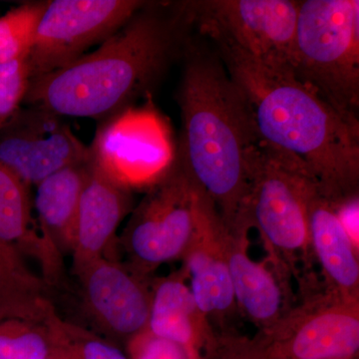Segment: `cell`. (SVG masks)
<instances>
[{
    "label": "cell",
    "instance_id": "26",
    "mask_svg": "<svg viewBox=\"0 0 359 359\" xmlns=\"http://www.w3.org/2000/svg\"><path fill=\"white\" fill-rule=\"evenodd\" d=\"M208 359H269L268 342L263 332H257L254 337L224 332L217 335Z\"/></svg>",
    "mask_w": 359,
    "mask_h": 359
},
{
    "label": "cell",
    "instance_id": "10",
    "mask_svg": "<svg viewBox=\"0 0 359 359\" xmlns=\"http://www.w3.org/2000/svg\"><path fill=\"white\" fill-rule=\"evenodd\" d=\"M90 146L91 158L125 188H150L176 160L169 126L154 109L132 108L108 119Z\"/></svg>",
    "mask_w": 359,
    "mask_h": 359
},
{
    "label": "cell",
    "instance_id": "5",
    "mask_svg": "<svg viewBox=\"0 0 359 359\" xmlns=\"http://www.w3.org/2000/svg\"><path fill=\"white\" fill-rule=\"evenodd\" d=\"M292 69L335 109L358 119V0L299 1Z\"/></svg>",
    "mask_w": 359,
    "mask_h": 359
},
{
    "label": "cell",
    "instance_id": "28",
    "mask_svg": "<svg viewBox=\"0 0 359 359\" xmlns=\"http://www.w3.org/2000/svg\"><path fill=\"white\" fill-rule=\"evenodd\" d=\"M48 359H66V358H65V354L61 353V351H59V349H56L55 353L52 354L50 358H49Z\"/></svg>",
    "mask_w": 359,
    "mask_h": 359
},
{
    "label": "cell",
    "instance_id": "16",
    "mask_svg": "<svg viewBox=\"0 0 359 359\" xmlns=\"http://www.w3.org/2000/svg\"><path fill=\"white\" fill-rule=\"evenodd\" d=\"M309 231L314 261L320 266L323 287L347 301L359 302V250L340 226L334 201L316 182L309 191Z\"/></svg>",
    "mask_w": 359,
    "mask_h": 359
},
{
    "label": "cell",
    "instance_id": "12",
    "mask_svg": "<svg viewBox=\"0 0 359 359\" xmlns=\"http://www.w3.org/2000/svg\"><path fill=\"white\" fill-rule=\"evenodd\" d=\"M198 306L217 334L231 332L238 311L224 249V226L214 205L203 195L197 226L183 257Z\"/></svg>",
    "mask_w": 359,
    "mask_h": 359
},
{
    "label": "cell",
    "instance_id": "22",
    "mask_svg": "<svg viewBox=\"0 0 359 359\" xmlns=\"http://www.w3.org/2000/svg\"><path fill=\"white\" fill-rule=\"evenodd\" d=\"M47 1L28 2L0 18V65L28 56Z\"/></svg>",
    "mask_w": 359,
    "mask_h": 359
},
{
    "label": "cell",
    "instance_id": "21",
    "mask_svg": "<svg viewBox=\"0 0 359 359\" xmlns=\"http://www.w3.org/2000/svg\"><path fill=\"white\" fill-rule=\"evenodd\" d=\"M46 321L0 320V359L50 358L56 346Z\"/></svg>",
    "mask_w": 359,
    "mask_h": 359
},
{
    "label": "cell",
    "instance_id": "7",
    "mask_svg": "<svg viewBox=\"0 0 359 359\" xmlns=\"http://www.w3.org/2000/svg\"><path fill=\"white\" fill-rule=\"evenodd\" d=\"M191 25L266 65L292 67L299 1L201 0L184 4Z\"/></svg>",
    "mask_w": 359,
    "mask_h": 359
},
{
    "label": "cell",
    "instance_id": "23",
    "mask_svg": "<svg viewBox=\"0 0 359 359\" xmlns=\"http://www.w3.org/2000/svg\"><path fill=\"white\" fill-rule=\"evenodd\" d=\"M46 323L56 348L65 354L66 359H130L117 347L76 325L65 323L56 313Z\"/></svg>",
    "mask_w": 359,
    "mask_h": 359
},
{
    "label": "cell",
    "instance_id": "14",
    "mask_svg": "<svg viewBox=\"0 0 359 359\" xmlns=\"http://www.w3.org/2000/svg\"><path fill=\"white\" fill-rule=\"evenodd\" d=\"M249 231L224 228V249L238 313L268 332L290 306V280L269 262L254 261L249 255Z\"/></svg>",
    "mask_w": 359,
    "mask_h": 359
},
{
    "label": "cell",
    "instance_id": "13",
    "mask_svg": "<svg viewBox=\"0 0 359 359\" xmlns=\"http://www.w3.org/2000/svg\"><path fill=\"white\" fill-rule=\"evenodd\" d=\"M77 276L90 314L106 332L129 339L147 328L152 287L146 276L108 257L85 266Z\"/></svg>",
    "mask_w": 359,
    "mask_h": 359
},
{
    "label": "cell",
    "instance_id": "1",
    "mask_svg": "<svg viewBox=\"0 0 359 359\" xmlns=\"http://www.w3.org/2000/svg\"><path fill=\"white\" fill-rule=\"evenodd\" d=\"M259 141L301 162L334 202L358 194L359 121L302 83L287 65H266L215 44Z\"/></svg>",
    "mask_w": 359,
    "mask_h": 359
},
{
    "label": "cell",
    "instance_id": "4",
    "mask_svg": "<svg viewBox=\"0 0 359 359\" xmlns=\"http://www.w3.org/2000/svg\"><path fill=\"white\" fill-rule=\"evenodd\" d=\"M316 179L294 158L262 144L252 176L243 224L257 229L268 259L283 275L314 283L309 269L314 261L309 231L308 201Z\"/></svg>",
    "mask_w": 359,
    "mask_h": 359
},
{
    "label": "cell",
    "instance_id": "24",
    "mask_svg": "<svg viewBox=\"0 0 359 359\" xmlns=\"http://www.w3.org/2000/svg\"><path fill=\"white\" fill-rule=\"evenodd\" d=\"M30 79L28 56L0 65V129L22 108Z\"/></svg>",
    "mask_w": 359,
    "mask_h": 359
},
{
    "label": "cell",
    "instance_id": "19",
    "mask_svg": "<svg viewBox=\"0 0 359 359\" xmlns=\"http://www.w3.org/2000/svg\"><path fill=\"white\" fill-rule=\"evenodd\" d=\"M29 187L0 162V238L42 259L47 278L58 271L59 254L35 230Z\"/></svg>",
    "mask_w": 359,
    "mask_h": 359
},
{
    "label": "cell",
    "instance_id": "9",
    "mask_svg": "<svg viewBox=\"0 0 359 359\" xmlns=\"http://www.w3.org/2000/svg\"><path fill=\"white\" fill-rule=\"evenodd\" d=\"M146 4L137 0L47 1L28 53L32 79L85 55L90 47L102 43L126 25Z\"/></svg>",
    "mask_w": 359,
    "mask_h": 359
},
{
    "label": "cell",
    "instance_id": "8",
    "mask_svg": "<svg viewBox=\"0 0 359 359\" xmlns=\"http://www.w3.org/2000/svg\"><path fill=\"white\" fill-rule=\"evenodd\" d=\"M263 334L269 359H355L359 302L314 287L302 292L301 304Z\"/></svg>",
    "mask_w": 359,
    "mask_h": 359
},
{
    "label": "cell",
    "instance_id": "3",
    "mask_svg": "<svg viewBox=\"0 0 359 359\" xmlns=\"http://www.w3.org/2000/svg\"><path fill=\"white\" fill-rule=\"evenodd\" d=\"M183 4H147L97 50L30 80L25 104L60 117L106 120L157 83L191 26Z\"/></svg>",
    "mask_w": 359,
    "mask_h": 359
},
{
    "label": "cell",
    "instance_id": "27",
    "mask_svg": "<svg viewBox=\"0 0 359 359\" xmlns=\"http://www.w3.org/2000/svg\"><path fill=\"white\" fill-rule=\"evenodd\" d=\"M335 215L351 244L359 250V197L349 196L334 202Z\"/></svg>",
    "mask_w": 359,
    "mask_h": 359
},
{
    "label": "cell",
    "instance_id": "18",
    "mask_svg": "<svg viewBox=\"0 0 359 359\" xmlns=\"http://www.w3.org/2000/svg\"><path fill=\"white\" fill-rule=\"evenodd\" d=\"M90 160L66 167L36 185L34 209L40 231L58 254L72 252L80 198Z\"/></svg>",
    "mask_w": 359,
    "mask_h": 359
},
{
    "label": "cell",
    "instance_id": "20",
    "mask_svg": "<svg viewBox=\"0 0 359 359\" xmlns=\"http://www.w3.org/2000/svg\"><path fill=\"white\" fill-rule=\"evenodd\" d=\"M54 313L43 280L26 266L20 250L0 238V320L45 323Z\"/></svg>",
    "mask_w": 359,
    "mask_h": 359
},
{
    "label": "cell",
    "instance_id": "17",
    "mask_svg": "<svg viewBox=\"0 0 359 359\" xmlns=\"http://www.w3.org/2000/svg\"><path fill=\"white\" fill-rule=\"evenodd\" d=\"M188 276L178 271L155 280L147 328L153 334L192 346L209 358L217 334L194 299Z\"/></svg>",
    "mask_w": 359,
    "mask_h": 359
},
{
    "label": "cell",
    "instance_id": "25",
    "mask_svg": "<svg viewBox=\"0 0 359 359\" xmlns=\"http://www.w3.org/2000/svg\"><path fill=\"white\" fill-rule=\"evenodd\" d=\"M130 359H208L202 351L158 337L148 328L128 339Z\"/></svg>",
    "mask_w": 359,
    "mask_h": 359
},
{
    "label": "cell",
    "instance_id": "6",
    "mask_svg": "<svg viewBox=\"0 0 359 359\" xmlns=\"http://www.w3.org/2000/svg\"><path fill=\"white\" fill-rule=\"evenodd\" d=\"M203 194L175 160L134 210L123 244L130 268L147 278L161 264L182 259L192 241Z\"/></svg>",
    "mask_w": 359,
    "mask_h": 359
},
{
    "label": "cell",
    "instance_id": "15",
    "mask_svg": "<svg viewBox=\"0 0 359 359\" xmlns=\"http://www.w3.org/2000/svg\"><path fill=\"white\" fill-rule=\"evenodd\" d=\"M130 207L129 189L116 182L91 158L71 252L76 275L97 259L107 257L106 252Z\"/></svg>",
    "mask_w": 359,
    "mask_h": 359
},
{
    "label": "cell",
    "instance_id": "2",
    "mask_svg": "<svg viewBox=\"0 0 359 359\" xmlns=\"http://www.w3.org/2000/svg\"><path fill=\"white\" fill-rule=\"evenodd\" d=\"M185 52L176 160L231 231L243 224L262 143L218 52L195 41Z\"/></svg>",
    "mask_w": 359,
    "mask_h": 359
},
{
    "label": "cell",
    "instance_id": "11",
    "mask_svg": "<svg viewBox=\"0 0 359 359\" xmlns=\"http://www.w3.org/2000/svg\"><path fill=\"white\" fill-rule=\"evenodd\" d=\"M90 159V148L63 117L44 108L22 107L0 129V162L28 187Z\"/></svg>",
    "mask_w": 359,
    "mask_h": 359
}]
</instances>
